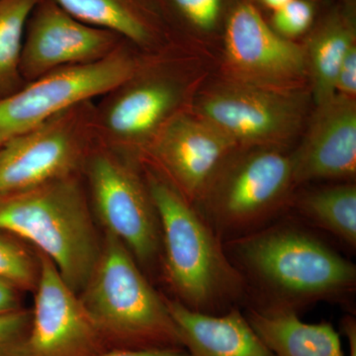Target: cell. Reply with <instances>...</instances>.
<instances>
[{
	"label": "cell",
	"instance_id": "obj_1",
	"mask_svg": "<svg viewBox=\"0 0 356 356\" xmlns=\"http://www.w3.org/2000/svg\"><path fill=\"white\" fill-rule=\"evenodd\" d=\"M225 252L243 276L248 308L298 314L318 302L353 299L356 266L305 224L274 221L224 242Z\"/></svg>",
	"mask_w": 356,
	"mask_h": 356
},
{
	"label": "cell",
	"instance_id": "obj_2",
	"mask_svg": "<svg viewBox=\"0 0 356 356\" xmlns=\"http://www.w3.org/2000/svg\"><path fill=\"white\" fill-rule=\"evenodd\" d=\"M214 72V58L181 44L142 54L133 74L95 104L96 140L140 159Z\"/></svg>",
	"mask_w": 356,
	"mask_h": 356
},
{
	"label": "cell",
	"instance_id": "obj_3",
	"mask_svg": "<svg viewBox=\"0 0 356 356\" xmlns=\"http://www.w3.org/2000/svg\"><path fill=\"white\" fill-rule=\"evenodd\" d=\"M140 163L161 225L163 270L177 301L209 315L242 305L245 280L209 222L161 173Z\"/></svg>",
	"mask_w": 356,
	"mask_h": 356
},
{
	"label": "cell",
	"instance_id": "obj_4",
	"mask_svg": "<svg viewBox=\"0 0 356 356\" xmlns=\"http://www.w3.org/2000/svg\"><path fill=\"white\" fill-rule=\"evenodd\" d=\"M136 261L124 243L106 232L81 302L108 350L184 348L165 296Z\"/></svg>",
	"mask_w": 356,
	"mask_h": 356
},
{
	"label": "cell",
	"instance_id": "obj_5",
	"mask_svg": "<svg viewBox=\"0 0 356 356\" xmlns=\"http://www.w3.org/2000/svg\"><path fill=\"white\" fill-rule=\"evenodd\" d=\"M0 231L36 245L74 292L86 287L102 250L79 175L0 195Z\"/></svg>",
	"mask_w": 356,
	"mask_h": 356
},
{
	"label": "cell",
	"instance_id": "obj_6",
	"mask_svg": "<svg viewBox=\"0 0 356 356\" xmlns=\"http://www.w3.org/2000/svg\"><path fill=\"white\" fill-rule=\"evenodd\" d=\"M292 149L238 147L222 163L195 204L222 243L259 231L289 209L296 191Z\"/></svg>",
	"mask_w": 356,
	"mask_h": 356
},
{
	"label": "cell",
	"instance_id": "obj_7",
	"mask_svg": "<svg viewBox=\"0 0 356 356\" xmlns=\"http://www.w3.org/2000/svg\"><path fill=\"white\" fill-rule=\"evenodd\" d=\"M314 104L310 89L280 91L212 74L196 93L191 110L219 129L238 147L292 149Z\"/></svg>",
	"mask_w": 356,
	"mask_h": 356
},
{
	"label": "cell",
	"instance_id": "obj_8",
	"mask_svg": "<svg viewBox=\"0 0 356 356\" xmlns=\"http://www.w3.org/2000/svg\"><path fill=\"white\" fill-rule=\"evenodd\" d=\"M83 172L91 203L106 232L121 241L136 261L154 264L161 254V225L140 159L96 142Z\"/></svg>",
	"mask_w": 356,
	"mask_h": 356
},
{
	"label": "cell",
	"instance_id": "obj_9",
	"mask_svg": "<svg viewBox=\"0 0 356 356\" xmlns=\"http://www.w3.org/2000/svg\"><path fill=\"white\" fill-rule=\"evenodd\" d=\"M95 104L60 112L0 147V195L83 172L95 146Z\"/></svg>",
	"mask_w": 356,
	"mask_h": 356
},
{
	"label": "cell",
	"instance_id": "obj_10",
	"mask_svg": "<svg viewBox=\"0 0 356 356\" xmlns=\"http://www.w3.org/2000/svg\"><path fill=\"white\" fill-rule=\"evenodd\" d=\"M215 74L273 90L310 89L303 44L278 35L250 0L236 2L229 10Z\"/></svg>",
	"mask_w": 356,
	"mask_h": 356
},
{
	"label": "cell",
	"instance_id": "obj_11",
	"mask_svg": "<svg viewBox=\"0 0 356 356\" xmlns=\"http://www.w3.org/2000/svg\"><path fill=\"white\" fill-rule=\"evenodd\" d=\"M142 54L125 42L103 60L55 70L0 98V147L70 107L102 97L133 74Z\"/></svg>",
	"mask_w": 356,
	"mask_h": 356
},
{
	"label": "cell",
	"instance_id": "obj_12",
	"mask_svg": "<svg viewBox=\"0 0 356 356\" xmlns=\"http://www.w3.org/2000/svg\"><path fill=\"white\" fill-rule=\"evenodd\" d=\"M191 109L178 114L140 156L195 205L222 163L238 149Z\"/></svg>",
	"mask_w": 356,
	"mask_h": 356
},
{
	"label": "cell",
	"instance_id": "obj_13",
	"mask_svg": "<svg viewBox=\"0 0 356 356\" xmlns=\"http://www.w3.org/2000/svg\"><path fill=\"white\" fill-rule=\"evenodd\" d=\"M31 327L23 356H97L109 350L81 298L53 264L39 254Z\"/></svg>",
	"mask_w": 356,
	"mask_h": 356
},
{
	"label": "cell",
	"instance_id": "obj_14",
	"mask_svg": "<svg viewBox=\"0 0 356 356\" xmlns=\"http://www.w3.org/2000/svg\"><path fill=\"white\" fill-rule=\"evenodd\" d=\"M125 42L72 17L54 0H39L26 25L21 76L26 83L64 67L98 62Z\"/></svg>",
	"mask_w": 356,
	"mask_h": 356
},
{
	"label": "cell",
	"instance_id": "obj_15",
	"mask_svg": "<svg viewBox=\"0 0 356 356\" xmlns=\"http://www.w3.org/2000/svg\"><path fill=\"white\" fill-rule=\"evenodd\" d=\"M296 189L312 182H355L356 98L336 95L316 105L292 149Z\"/></svg>",
	"mask_w": 356,
	"mask_h": 356
},
{
	"label": "cell",
	"instance_id": "obj_16",
	"mask_svg": "<svg viewBox=\"0 0 356 356\" xmlns=\"http://www.w3.org/2000/svg\"><path fill=\"white\" fill-rule=\"evenodd\" d=\"M182 346L191 356H274L240 307L221 315L192 311L165 296Z\"/></svg>",
	"mask_w": 356,
	"mask_h": 356
},
{
	"label": "cell",
	"instance_id": "obj_17",
	"mask_svg": "<svg viewBox=\"0 0 356 356\" xmlns=\"http://www.w3.org/2000/svg\"><path fill=\"white\" fill-rule=\"evenodd\" d=\"M72 17L119 35L140 53L175 44L154 0H54Z\"/></svg>",
	"mask_w": 356,
	"mask_h": 356
},
{
	"label": "cell",
	"instance_id": "obj_18",
	"mask_svg": "<svg viewBox=\"0 0 356 356\" xmlns=\"http://www.w3.org/2000/svg\"><path fill=\"white\" fill-rule=\"evenodd\" d=\"M309 86L314 106L336 95L337 70L356 44L355 6L353 0L334 7L314 24L303 42Z\"/></svg>",
	"mask_w": 356,
	"mask_h": 356
},
{
	"label": "cell",
	"instance_id": "obj_19",
	"mask_svg": "<svg viewBox=\"0 0 356 356\" xmlns=\"http://www.w3.org/2000/svg\"><path fill=\"white\" fill-rule=\"evenodd\" d=\"M245 317L274 356H344L339 332L330 323L307 324L294 312L252 308Z\"/></svg>",
	"mask_w": 356,
	"mask_h": 356
},
{
	"label": "cell",
	"instance_id": "obj_20",
	"mask_svg": "<svg viewBox=\"0 0 356 356\" xmlns=\"http://www.w3.org/2000/svg\"><path fill=\"white\" fill-rule=\"evenodd\" d=\"M173 38L216 60L229 0H154Z\"/></svg>",
	"mask_w": 356,
	"mask_h": 356
},
{
	"label": "cell",
	"instance_id": "obj_21",
	"mask_svg": "<svg viewBox=\"0 0 356 356\" xmlns=\"http://www.w3.org/2000/svg\"><path fill=\"white\" fill-rule=\"evenodd\" d=\"M289 208L312 227L356 248L355 182H332L293 194Z\"/></svg>",
	"mask_w": 356,
	"mask_h": 356
},
{
	"label": "cell",
	"instance_id": "obj_22",
	"mask_svg": "<svg viewBox=\"0 0 356 356\" xmlns=\"http://www.w3.org/2000/svg\"><path fill=\"white\" fill-rule=\"evenodd\" d=\"M39 0H0V98L25 84L20 63L26 25Z\"/></svg>",
	"mask_w": 356,
	"mask_h": 356
},
{
	"label": "cell",
	"instance_id": "obj_23",
	"mask_svg": "<svg viewBox=\"0 0 356 356\" xmlns=\"http://www.w3.org/2000/svg\"><path fill=\"white\" fill-rule=\"evenodd\" d=\"M316 6L312 0H290L273 11L269 25L283 38L297 41L315 24Z\"/></svg>",
	"mask_w": 356,
	"mask_h": 356
},
{
	"label": "cell",
	"instance_id": "obj_24",
	"mask_svg": "<svg viewBox=\"0 0 356 356\" xmlns=\"http://www.w3.org/2000/svg\"><path fill=\"white\" fill-rule=\"evenodd\" d=\"M0 278L23 288L37 285L39 273L23 248L0 236Z\"/></svg>",
	"mask_w": 356,
	"mask_h": 356
},
{
	"label": "cell",
	"instance_id": "obj_25",
	"mask_svg": "<svg viewBox=\"0 0 356 356\" xmlns=\"http://www.w3.org/2000/svg\"><path fill=\"white\" fill-rule=\"evenodd\" d=\"M31 321L32 312L19 309L0 316V356H23Z\"/></svg>",
	"mask_w": 356,
	"mask_h": 356
},
{
	"label": "cell",
	"instance_id": "obj_26",
	"mask_svg": "<svg viewBox=\"0 0 356 356\" xmlns=\"http://www.w3.org/2000/svg\"><path fill=\"white\" fill-rule=\"evenodd\" d=\"M334 88L336 95L356 98V44L348 51L339 65Z\"/></svg>",
	"mask_w": 356,
	"mask_h": 356
},
{
	"label": "cell",
	"instance_id": "obj_27",
	"mask_svg": "<svg viewBox=\"0 0 356 356\" xmlns=\"http://www.w3.org/2000/svg\"><path fill=\"white\" fill-rule=\"evenodd\" d=\"M97 356H191L184 348L180 350H109Z\"/></svg>",
	"mask_w": 356,
	"mask_h": 356
},
{
	"label": "cell",
	"instance_id": "obj_28",
	"mask_svg": "<svg viewBox=\"0 0 356 356\" xmlns=\"http://www.w3.org/2000/svg\"><path fill=\"white\" fill-rule=\"evenodd\" d=\"M18 310L13 284L0 278V316Z\"/></svg>",
	"mask_w": 356,
	"mask_h": 356
},
{
	"label": "cell",
	"instance_id": "obj_29",
	"mask_svg": "<svg viewBox=\"0 0 356 356\" xmlns=\"http://www.w3.org/2000/svg\"><path fill=\"white\" fill-rule=\"evenodd\" d=\"M341 332L348 343V350L350 356H356V318L353 314H346L341 318Z\"/></svg>",
	"mask_w": 356,
	"mask_h": 356
},
{
	"label": "cell",
	"instance_id": "obj_30",
	"mask_svg": "<svg viewBox=\"0 0 356 356\" xmlns=\"http://www.w3.org/2000/svg\"><path fill=\"white\" fill-rule=\"evenodd\" d=\"M290 0H261L262 4L271 11L277 10L280 7L284 6Z\"/></svg>",
	"mask_w": 356,
	"mask_h": 356
}]
</instances>
